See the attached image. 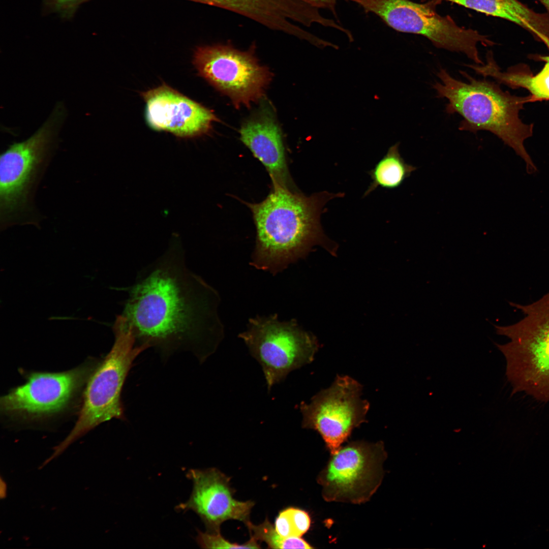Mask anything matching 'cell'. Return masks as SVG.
Returning <instances> with one entry per match:
<instances>
[{"instance_id": "cell-20", "label": "cell", "mask_w": 549, "mask_h": 549, "mask_svg": "<svg viewBox=\"0 0 549 549\" xmlns=\"http://www.w3.org/2000/svg\"><path fill=\"white\" fill-rule=\"evenodd\" d=\"M311 519L305 511L294 507L282 510L276 519V531L285 537H301L309 529Z\"/></svg>"}, {"instance_id": "cell-16", "label": "cell", "mask_w": 549, "mask_h": 549, "mask_svg": "<svg viewBox=\"0 0 549 549\" xmlns=\"http://www.w3.org/2000/svg\"><path fill=\"white\" fill-rule=\"evenodd\" d=\"M443 1L510 21L527 30L537 41L549 42V14L536 12L518 0H421L435 9Z\"/></svg>"}, {"instance_id": "cell-5", "label": "cell", "mask_w": 549, "mask_h": 549, "mask_svg": "<svg viewBox=\"0 0 549 549\" xmlns=\"http://www.w3.org/2000/svg\"><path fill=\"white\" fill-rule=\"evenodd\" d=\"M510 304L525 317L507 326L495 325L497 334L510 341L496 344L504 355L506 376L512 393L524 392L539 401H549V293L537 301Z\"/></svg>"}, {"instance_id": "cell-15", "label": "cell", "mask_w": 549, "mask_h": 549, "mask_svg": "<svg viewBox=\"0 0 549 549\" xmlns=\"http://www.w3.org/2000/svg\"><path fill=\"white\" fill-rule=\"evenodd\" d=\"M240 139L265 167L272 186L295 190L281 131L271 111L262 109L241 126Z\"/></svg>"}, {"instance_id": "cell-17", "label": "cell", "mask_w": 549, "mask_h": 549, "mask_svg": "<svg viewBox=\"0 0 549 549\" xmlns=\"http://www.w3.org/2000/svg\"><path fill=\"white\" fill-rule=\"evenodd\" d=\"M399 147V143L390 147L386 155L368 172L372 181L363 197L379 187L386 189L398 188L417 169L405 162L401 156Z\"/></svg>"}, {"instance_id": "cell-2", "label": "cell", "mask_w": 549, "mask_h": 549, "mask_svg": "<svg viewBox=\"0 0 549 549\" xmlns=\"http://www.w3.org/2000/svg\"><path fill=\"white\" fill-rule=\"evenodd\" d=\"M344 196L323 191L308 196L277 186L261 202L248 203L256 229L251 264L276 274L317 245L334 255L337 247L324 234L320 218L329 201Z\"/></svg>"}, {"instance_id": "cell-6", "label": "cell", "mask_w": 549, "mask_h": 549, "mask_svg": "<svg viewBox=\"0 0 549 549\" xmlns=\"http://www.w3.org/2000/svg\"><path fill=\"white\" fill-rule=\"evenodd\" d=\"M113 330L114 344L89 376L77 420L68 436L54 448L56 456L101 423L125 419L121 401L124 385L134 361L145 349L136 346L131 335L123 328L114 325Z\"/></svg>"}, {"instance_id": "cell-4", "label": "cell", "mask_w": 549, "mask_h": 549, "mask_svg": "<svg viewBox=\"0 0 549 549\" xmlns=\"http://www.w3.org/2000/svg\"><path fill=\"white\" fill-rule=\"evenodd\" d=\"M64 110L56 106L47 121L24 141L9 145L0 157V228L39 227L34 196L50 163Z\"/></svg>"}, {"instance_id": "cell-11", "label": "cell", "mask_w": 549, "mask_h": 549, "mask_svg": "<svg viewBox=\"0 0 549 549\" xmlns=\"http://www.w3.org/2000/svg\"><path fill=\"white\" fill-rule=\"evenodd\" d=\"M362 385L354 379L337 376L332 385L301 403L302 427L318 432L332 454L352 431L366 421L369 403L361 399Z\"/></svg>"}, {"instance_id": "cell-12", "label": "cell", "mask_w": 549, "mask_h": 549, "mask_svg": "<svg viewBox=\"0 0 549 549\" xmlns=\"http://www.w3.org/2000/svg\"><path fill=\"white\" fill-rule=\"evenodd\" d=\"M93 372L90 364H84L62 372H32L25 383L1 397V411L27 417L58 413L69 405Z\"/></svg>"}, {"instance_id": "cell-19", "label": "cell", "mask_w": 549, "mask_h": 549, "mask_svg": "<svg viewBox=\"0 0 549 549\" xmlns=\"http://www.w3.org/2000/svg\"><path fill=\"white\" fill-rule=\"evenodd\" d=\"M251 536L257 541L265 542L269 548H313L301 537H285L281 535L267 518L259 525H254L250 521L246 525Z\"/></svg>"}, {"instance_id": "cell-24", "label": "cell", "mask_w": 549, "mask_h": 549, "mask_svg": "<svg viewBox=\"0 0 549 549\" xmlns=\"http://www.w3.org/2000/svg\"><path fill=\"white\" fill-rule=\"evenodd\" d=\"M545 8L549 14V0H538Z\"/></svg>"}, {"instance_id": "cell-14", "label": "cell", "mask_w": 549, "mask_h": 549, "mask_svg": "<svg viewBox=\"0 0 549 549\" xmlns=\"http://www.w3.org/2000/svg\"><path fill=\"white\" fill-rule=\"evenodd\" d=\"M141 95L146 104L147 123L154 130L193 138L206 133L218 120L210 110L166 84Z\"/></svg>"}, {"instance_id": "cell-13", "label": "cell", "mask_w": 549, "mask_h": 549, "mask_svg": "<svg viewBox=\"0 0 549 549\" xmlns=\"http://www.w3.org/2000/svg\"><path fill=\"white\" fill-rule=\"evenodd\" d=\"M187 476L193 481L192 492L189 500L176 508L184 512L192 510L196 513L205 524L207 532H220L221 524L229 520H238L245 525L250 521L254 502L235 500L229 478L218 469H191Z\"/></svg>"}, {"instance_id": "cell-3", "label": "cell", "mask_w": 549, "mask_h": 549, "mask_svg": "<svg viewBox=\"0 0 549 549\" xmlns=\"http://www.w3.org/2000/svg\"><path fill=\"white\" fill-rule=\"evenodd\" d=\"M460 72L466 81L441 68L437 73L439 81L432 85L437 97L447 100L446 112L462 117L459 129L490 132L524 159L528 173L535 172L537 168L524 145L533 134V125L525 124L519 117L524 104L530 102L529 96L512 95L486 78L477 79L465 71Z\"/></svg>"}, {"instance_id": "cell-10", "label": "cell", "mask_w": 549, "mask_h": 549, "mask_svg": "<svg viewBox=\"0 0 549 549\" xmlns=\"http://www.w3.org/2000/svg\"><path fill=\"white\" fill-rule=\"evenodd\" d=\"M332 455L318 478L324 499L354 504L369 500L382 480L383 443L354 441Z\"/></svg>"}, {"instance_id": "cell-23", "label": "cell", "mask_w": 549, "mask_h": 549, "mask_svg": "<svg viewBox=\"0 0 549 549\" xmlns=\"http://www.w3.org/2000/svg\"><path fill=\"white\" fill-rule=\"evenodd\" d=\"M316 9H327L337 18L336 11L337 0H299Z\"/></svg>"}, {"instance_id": "cell-22", "label": "cell", "mask_w": 549, "mask_h": 549, "mask_svg": "<svg viewBox=\"0 0 549 549\" xmlns=\"http://www.w3.org/2000/svg\"><path fill=\"white\" fill-rule=\"evenodd\" d=\"M85 0H42L46 12L56 14L66 19L72 18Z\"/></svg>"}, {"instance_id": "cell-7", "label": "cell", "mask_w": 549, "mask_h": 549, "mask_svg": "<svg viewBox=\"0 0 549 549\" xmlns=\"http://www.w3.org/2000/svg\"><path fill=\"white\" fill-rule=\"evenodd\" d=\"M360 5L366 13L379 16L400 32L422 35L436 47L464 54L474 64L483 65L477 46L493 45L487 36L459 26L449 16H443L425 3L410 0H346Z\"/></svg>"}, {"instance_id": "cell-8", "label": "cell", "mask_w": 549, "mask_h": 549, "mask_svg": "<svg viewBox=\"0 0 549 549\" xmlns=\"http://www.w3.org/2000/svg\"><path fill=\"white\" fill-rule=\"evenodd\" d=\"M239 337L261 365L268 390L291 371L311 362L318 348L316 338L295 320L281 321L276 314L250 319Z\"/></svg>"}, {"instance_id": "cell-1", "label": "cell", "mask_w": 549, "mask_h": 549, "mask_svg": "<svg viewBox=\"0 0 549 549\" xmlns=\"http://www.w3.org/2000/svg\"><path fill=\"white\" fill-rule=\"evenodd\" d=\"M115 323L136 346L154 348L163 356L191 352L200 362L223 337L216 291L186 265L183 253L170 250L139 273Z\"/></svg>"}, {"instance_id": "cell-18", "label": "cell", "mask_w": 549, "mask_h": 549, "mask_svg": "<svg viewBox=\"0 0 549 549\" xmlns=\"http://www.w3.org/2000/svg\"><path fill=\"white\" fill-rule=\"evenodd\" d=\"M549 51V44L546 46ZM545 62L541 70L535 75L525 66L512 67L507 72L497 70L495 79L512 88H524L529 91L530 102L549 100V55L540 56Z\"/></svg>"}, {"instance_id": "cell-21", "label": "cell", "mask_w": 549, "mask_h": 549, "mask_svg": "<svg viewBox=\"0 0 549 549\" xmlns=\"http://www.w3.org/2000/svg\"><path fill=\"white\" fill-rule=\"evenodd\" d=\"M196 541L201 548H259L260 547L258 541L254 537L243 544L232 543L225 539L220 532L213 533L198 532Z\"/></svg>"}, {"instance_id": "cell-9", "label": "cell", "mask_w": 549, "mask_h": 549, "mask_svg": "<svg viewBox=\"0 0 549 549\" xmlns=\"http://www.w3.org/2000/svg\"><path fill=\"white\" fill-rule=\"evenodd\" d=\"M254 45L241 51L230 44L197 48L193 63L199 75L236 107H249L263 96L271 80L269 70L260 65L254 55Z\"/></svg>"}]
</instances>
